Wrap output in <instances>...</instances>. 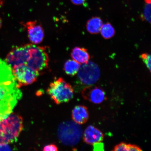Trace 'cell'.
<instances>
[{
	"label": "cell",
	"mask_w": 151,
	"mask_h": 151,
	"mask_svg": "<svg viewBox=\"0 0 151 151\" xmlns=\"http://www.w3.org/2000/svg\"><path fill=\"white\" fill-rule=\"evenodd\" d=\"M22 96L12 68L0 59V121L12 112Z\"/></svg>",
	"instance_id": "6da1fadb"
},
{
	"label": "cell",
	"mask_w": 151,
	"mask_h": 151,
	"mask_svg": "<svg viewBox=\"0 0 151 151\" xmlns=\"http://www.w3.org/2000/svg\"><path fill=\"white\" fill-rule=\"evenodd\" d=\"M23 128V119L14 113L0 121V144L16 142Z\"/></svg>",
	"instance_id": "7a4b0ae2"
},
{
	"label": "cell",
	"mask_w": 151,
	"mask_h": 151,
	"mask_svg": "<svg viewBox=\"0 0 151 151\" xmlns=\"http://www.w3.org/2000/svg\"><path fill=\"white\" fill-rule=\"evenodd\" d=\"M29 56L26 65L38 72H44L48 68L49 58L45 47L28 44Z\"/></svg>",
	"instance_id": "3957f363"
},
{
	"label": "cell",
	"mask_w": 151,
	"mask_h": 151,
	"mask_svg": "<svg viewBox=\"0 0 151 151\" xmlns=\"http://www.w3.org/2000/svg\"><path fill=\"white\" fill-rule=\"evenodd\" d=\"M47 92L57 104L68 102L74 95L71 85L61 77L51 83Z\"/></svg>",
	"instance_id": "277c9868"
},
{
	"label": "cell",
	"mask_w": 151,
	"mask_h": 151,
	"mask_svg": "<svg viewBox=\"0 0 151 151\" xmlns=\"http://www.w3.org/2000/svg\"><path fill=\"white\" fill-rule=\"evenodd\" d=\"M58 134L59 140L65 146H73L80 140L82 134V128L75 122H62L58 127Z\"/></svg>",
	"instance_id": "5b68a950"
},
{
	"label": "cell",
	"mask_w": 151,
	"mask_h": 151,
	"mask_svg": "<svg viewBox=\"0 0 151 151\" xmlns=\"http://www.w3.org/2000/svg\"><path fill=\"white\" fill-rule=\"evenodd\" d=\"M77 73L79 80L82 83L87 86L95 83L101 76L99 66L91 61H88L80 65Z\"/></svg>",
	"instance_id": "8992f818"
},
{
	"label": "cell",
	"mask_w": 151,
	"mask_h": 151,
	"mask_svg": "<svg viewBox=\"0 0 151 151\" xmlns=\"http://www.w3.org/2000/svg\"><path fill=\"white\" fill-rule=\"evenodd\" d=\"M18 88L32 84L37 80L40 73L26 65L12 69Z\"/></svg>",
	"instance_id": "52a82bcc"
},
{
	"label": "cell",
	"mask_w": 151,
	"mask_h": 151,
	"mask_svg": "<svg viewBox=\"0 0 151 151\" xmlns=\"http://www.w3.org/2000/svg\"><path fill=\"white\" fill-rule=\"evenodd\" d=\"M28 56V44L17 46L7 55L5 61L13 69L17 66L26 65Z\"/></svg>",
	"instance_id": "ba28073f"
},
{
	"label": "cell",
	"mask_w": 151,
	"mask_h": 151,
	"mask_svg": "<svg viewBox=\"0 0 151 151\" xmlns=\"http://www.w3.org/2000/svg\"><path fill=\"white\" fill-rule=\"evenodd\" d=\"M27 29L28 37L34 45L40 43L44 39L45 33L42 26L36 21L28 22L24 24Z\"/></svg>",
	"instance_id": "9c48e42d"
},
{
	"label": "cell",
	"mask_w": 151,
	"mask_h": 151,
	"mask_svg": "<svg viewBox=\"0 0 151 151\" xmlns=\"http://www.w3.org/2000/svg\"><path fill=\"white\" fill-rule=\"evenodd\" d=\"M82 94L85 100L94 104H101L106 99L105 92L102 88L92 85L85 88Z\"/></svg>",
	"instance_id": "30bf717a"
},
{
	"label": "cell",
	"mask_w": 151,
	"mask_h": 151,
	"mask_svg": "<svg viewBox=\"0 0 151 151\" xmlns=\"http://www.w3.org/2000/svg\"><path fill=\"white\" fill-rule=\"evenodd\" d=\"M104 138V135L102 132L93 126H88L85 130L83 140L87 144L93 145L101 142Z\"/></svg>",
	"instance_id": "8fae6325"
},
{
	"label": "cell",
	"mask_w": 151,
	"mask_h": 151,
	"mask_svg": "<svg viewBox=\"0 0 151 151\" xmlns=\"http://www.w3.org/2000/svg\"><path fill=\"white\" fill-rule=\"evenodd\" d=\"M72 117L76 123L79 124L86 123L89 118V113L87 107L83 105L75 107L72 112Z\"/></svg>",
	"instance_id": "7c38bea8"
},
{
	"label": "cell",
	"mask_w": 151,
	"mask_h": 151,
	"mask_svg": "<svg viewBox=\"0 0 151 151\" xmlns=\"http://www.w3.org/2000/svg\"><path fill=\"white\" fill-rule=\"evenodd\" d=\"M72 58L79 63H86L88 61L90 58L89 53L86 49L76 47L71 52Z\"/></svg>",
	"instance_id": "4fadbf2b"
},
{
	"label": "cell",
	"mask_w": 151,
	"mask_h": 151,
	"mask_svg": "<svg viewBox=\"0 0 151 151\" xmlns=\"http://www.w3.org/2000/svg\"><path fill=\"white\" fill-rule=\"evenodd\" d=\"M103 21L99 17H93L88 21L86 23V29L90 33L96 35L99 33L103 25Z\"/></svg>",
	"instance_id": "5bb4252c"
},
{
	"label": "cell",
	"mask_w": 151,
	"mask_h": 151,
	"mask_svg": "<svg viewBox=\"0 0 151 151\" xmlns=\"http://www.w3.org/2000/svg\"><path fill=\"white\" fill-rule=\"evenodd\" d=\"M80 67V64L74 60H69L64 65V70L68 75L73 76L76 74Z\"/></svg>",
	"instance_id": "9a60e30c"
},
{
	"label": "cell",
	"mask_w": 151,
	"mask_h": 151,
	"mask_svg": "<svg viewBox=\"0 0 151 151\" xmlns=\"http://www.w3.org/2000/svg\"><path fill=\"white\" fill-rule=\"evenodd\" d=\"M100 31L102 36L106 39L111 38L114 36L115 34L114 27L109 23L105 24L102 26Z\"/></svg>",
	"instance_id": "2e32d148"
},
{
	"label": "cell",
	"mask_w": 151,
	"mask_h": 151,
	"mask_svg": "<svg viewBox=\"0 0 151 151\" xmlns=\"http://www.w3.org/2000/svg\"><path fill=\"white\" fill-rule=\"evenodd\" d=\"M143 20H146L150 23L151 22V3H146L143 14L141 17Z\"/></svg>",
	"instance_id": "e0dca14e"
},
{
	"label": "cell",
	"mask_w": 151,
	"mask_h": 151,
	"mask_svg": "<svg viewBox=\"0 0 151 151\" xmlns=\"http://www.w3.org/2000/svg\"><path fill=\"white\" fill-rule=\"evenodd\" d=\"M140 58L145 65H146L147 67L151 72V55L150 54L148 53H144L141 54L140 56Z\"/></svg>",
	"instance_id": "ac0fdd59"
},
{
	"label": "cell",
	"mask_w": 151,
	"mask_h": 151,
	"mask_svg": "<svg viewBox=\"0 0 151 151\" xmlns=\"http://www.w3.org/2000/svg\"><path fill=\"white\" fill-rule=\"evenodd\" d=\"M130 144H127L125 142H121L116 146L113 148V151H129Z\"/></svg>",
	"instance_id": "d6986e66"
},
{
	"label": "cell",
	"mask_w": 151,
	"mask_h": 151,
	"mask_svg": "<svg viewBox=\"0 0 151 151\" xmlns=\"http://www.w3.org/2000/svg\"><path fill=\"white\" fill-rule=\"evenodd\" d=\"M43 150L44 151H58V150L57 147L55 145L50 144L45 146Z\"/></svg>",
	"instance_id": "ffe728a7"
},
{
	"label": "cell",
	"mask_w": 151,
	"mask_h": 151,
	"mask_svg": "<svg viewBox=\"0 0 151 151\" xmlns=\"http://www.w3.org/2000/svg\"><path fill=\"white\" fill-rule=\"evenodd\" d=\"M9 144H0V151H11V148Z\"/></svg>",
	"instance_id": "44dd1931"
},
{
	"label": "cell",
	"mask_w": 151,
	"mask_h": 151,
	"mask_svg": "<svg viewBox=\"0 0 151 151\" xmlns=\"http://www.w3.org/2000/svg\"><path fill=\"white\" fill-rule=\"evenodd\" d=\"M142 150L139 146L136 145L130 144L129 151H141Z\"/></svg>",
	"instance_id": "7402d4cb"
},
{
	"label": "cell",
	"mask_w": 151,
	"mask_h": 151,
	"mask_svg": "<svg viewBox=\"0 0 151 151\" xmlns=\"http://www.w3.org/2000/svg\"><path fill=\"white\" fill-rule=\"evenodd\" d=\"M73 4L77 5H80L84 4L86 0H71Z\"/></svg>",
	"instance_id": "603a6c76"
},
{
	"label": "cell",
	"mask_w": 151,
	"mask_h": 151,
	"mask_svg": "<svg viewBox=\"0 0 151 151\" xmlns=\"http://www.w3.org/2000/svg\"><path fill=\"white\" fill-rule=\"evenodd\" d=\"M2 24V22L1 18H0V28L1 27Z\"/></svg>",
	"instance_id": "cb8c5ba5"
}]
</instances>
